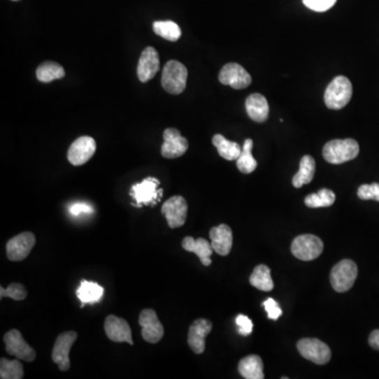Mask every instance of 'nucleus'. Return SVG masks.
Returning <instances> with one entry per match:
<instances>
[{"label": "nucleus", "instance_id": "12", "mask_svg": "<svg viewBox=\"0 0 379 379\" xmlns=\"http://www.w3.org/2000/svg\"><path fill=\"white\" fill-rule=\"evenodd\" d=\"M162 213L166 218L171 229L180 228L187 220V201L183 196L171 197L162 206Z\"/></svg>", "mask_w": 379, "mask_h": 379}, {"label": "nucleus", "instance_id": "24", "mask_svg": "<svg viewBox=\"0 0 379 379\" xmlns=\"http://www.w3.org/2000/svg\"><path fill=\"white\" fill-rule=\"evenodd\" d=\"M316 164L312 156L305 155L301 158L299 164V171L293 177L292 183L295 187L299 189L303 185H308L313 180L315 175Z\"/></svg>", "mask_w": 379, "mask_h": 379}, {"label": "nucleus", "instance_id": "27", "mask_svg": "<svg viewBox=\"0 0 379 379\" xmlns=\"http://www.w3.org/2000/svg\"><path fill=\"white\" fill-rule=\"evenodd\" d=\"M66 72L57 62H45L37 68V79L41 83H51L55 79L64 78Z\"/></svg>", "mask_w": 379, "mask_h": 379}, {"label": "nucleus", "instance_id": "2", "mask_svg": "<svg viewBox=\"0 0 379 379\" xmlns=\"http://www.w3.org/2000/svg\"><path fill=\"white\" fill-rule=\"evenodd\" d=\"M353 87L345 76H337L331 81L324 92V103L331 110H341L351 101Z\"/></svg>", "mask_w": 379, "mask_h": 379}, {"label": "nucleus", "instance_id": "32", "mask_svg": "<svg viewBox=\"0 0 379 379\" xmlns=\"http://www.w3.org/2000/svg\"><path fill=\"white\" fill-rule=\"evenodd\" d=\"M28 295V291L20 283H11L7 289L0 288V299L10 297L14 301H24Z\"/></svg>", "mask_w": 379, "mask_h": 379}, {"label": "nucleus", "instance_id": "23", "mask_svg": "<svg viewBox=\"0 0 379 379\" xmlns=\"http://www.w3.org/2000/svg\"><path fill=\"white\" fill-rule=\"evenodd\" d=\"M238 371L245 379H264V364L257 355H249L239 362Z\"/></svg>", "mask_w": 379, "mask_h": 379}, {"label": "nucleus", "instance_id": "33", "mask_svg": "<svg viewBox=\"0 0 379 379\" xmlns=\"http://www.w3.org/2000/svg\"><path fill=\"white\" fill-rule=\"evenodd\" d=\"M357 195L362 201H379V183L360 185Z\"/></svg>", "mask_w": 379, "mask_h": 379}, {"label": "nucleus", "instance_id": "10", "mask_svg": "<svg viewBox=\"0 0 379 379\" xmlns=\"http://www.w3.org/2000/svg\"><path fill=\"white\" fill-rule=\"evenodd\" d=\"M3 341H5L6 349L10 355L15 356L18 359L26 360L28 362H33L36 358V352L27 343L20 331L15 329L9 331L3 337Z\"/></svg>", "mask_w": 379, "mask_h": 379}, {"label": "nucleus", "instance_id": "5", "mask_svg": "<svg viewBox=\"0 0 379 379\" xmlns=\"http://www.w3.org/2000/svg\"><path fill=\"white\" fill-rule=\"evenodd\" d=\"M324 251V243L320 237L312 234L299 235L293 241L291 252L303 262L316 259Z\"/></svg>", "mask_w": 379, "mask_h": 379}, {"label": "nucleus", "instance_id": "7", "mask_svg": "<svg viewBox=\"0 0 379 379\" xmlns=\"http://www.w3.org/2000/svg\"><path fill=\"white\" fill-rule=\"evenodd\" d=\"M299 353L306 359L311 360L316 364H326L330 362L331 350L328 345L320 339L303 338L297 343Z\"/></svg>", "mask_w": 379, "mask_h": 379}, {"label": "nucleus", "instance_id": "8", "mask_svg": "<svg viewBox=\"0 0 379 379\" xmlns=\"http://www.w3.org/2000/svg\"><path fill=\"white\" fill-rule=\"evenodd\" d=\"M76 339L77 333L74 331L62 333L56 339L52 352V359L58 364L62 372H66L70 369V351Z\"/></svg>", "mask_w": 379, "mask_h": 379}, {"label": "nucleus", "instance_id": "30", "mask_svg": "<svg viewBox=\"0 0 379 379\" xmlns=\"http://www.w3.org/2000/svg\"><path fill=\"white\" fill-rule=\"evenodd\" d=\"M335 193L332 190L322 189L318 193L308 195L305 199V203L309 208H327L331 207L335 203Z\"/></svg>", "mask_w": 379, "mask_h": 379}, {"label": "nucleus", "instance_id": "13", "mask_svg": "<svg viewBox=\"0 0 379 379\" xmlns=\"http://www.w3.org/2000/svg\"><path fill=\"white\" fill-rule=\"evenodd\" d=\"M36 243L33 233L24 232L10 239L7 243V256L12 262H22L28 257Z\"/></svg>", "mask_w": 379, "mask_h": 379}, {"label": "nucleus", "instance_id": "28", "mask_svg": "<svg viewBox=\"0 0 379 379\" xmlns=\"http://www.w3.org/2000/svg\"><path fill=\"white\" fill-rule=\"evenodd\" d=\"M252 149H253V141L250 138L245 139L241 156L236 160L237 168L241 173H245V174H250L257 168V162L252 155Z\"/></svg>", "mask_w": 379, "mask_h": 379}, {"label": "nucleus", "instance_id": "26", "mask_svg": "<svg viewBox=\"0 0 379 379\" xmlns=\"http://www.w3.org/2000/svg\"><path fill=\"white\" fill-rule=\"evenodd\" d=\"M213 145L217 149L218 154L224 159L230 160V162L238 159L241 151H243L238 143L228 141L220 134L214 135Z\"/></svg>", "mask_w": 379, "mask_h": 379}, {"label": "nucleus", "instance_id": "17", "mask_svg": "<svg viewBox=\"0 0 379 379\" xmlns=\"http://www.w3.org/2000/svg\"><path fill=\"white\" fill-rule=\"evenodd\" d=\"M105 331L107 336L115 343H128L134 345L132 331L127 320L115 315H109L106 318Z\"/></svg>", "mask_w": 379, "mask_h": 379}, {"label": "nucleus", "instance_id": "25", "mask_svg": "<svg viewBox=\"0 0 379 379\" xmlns=\"http://www.w3.org/2000/svg\"><path fill=\"white\" fill-rule=\"evenodd\" d=\"M250 283L254 288L260 291L270 292L274 288L272 276H271V270L266 264H259L254 269L251 277H250Z\"/></svg>", "mask_w": 379, "mask_h": 379}, {"label": "nucleus", "instance_id": "19", "mask_svg": "<svg viewBox=\"0 0 379 379\" xmlns=\"http://www.w3.org/2000/svg\"><path fill=\"white\" fill-rule=\"evenodd\" d=\"M210 238L212 247L218 255H229L233 245V232L230 227L222 224L212 228L210 231Z\"/></svg>", "mask_w": 379, "mask_h": 379}, {"label": "nucleus", "instance_id": "14", "mask_svg": "<svg viewBox=\"0 0 379 379\" xmlns=\"http://www.w3.org/2000/svg\"><path fill=\"white\" fill-rule=\"evenodd\" d=\"M96 151V143L90 136L77 138L69 148L68 159L73 166H83Z\"/></svg>", "mask_w": 379, "mask_h": 379}, {"label": "nucleus", "instance_id": "34", "mask_svg": "<svg viewBox=\"0 0 379 379\" xmlns=\"http://www.w3.org/2000/svg\"><path fill=\"white\" fill-rule=\"evenodd\" d=\"M303 5L315 12H326L336 3L337 0H303Z\"/></svg>", "mask_w": 379, "mask_h": 379}, {"label": "nucleus", "instance_id": "20", "mask_svg": "<svg viewBox=\"0 0 379 379\" xmlns=\"http://www.w3.org/2000/svg\"><path fill=\"white\" fill-rule=\"evenodd\" d=\"M183 248L187 252H193L199 256L203 266H209L212 264L211 256L214 250L211 243L205 238L194 239L193 237H185Z\"/></svg>", "mask_w": 379, "mask_h": 379}, {"label": "nucleus", "instance_id": "11", "mask_svg": "<svg viewBox=\"0 0 379 379\" xmlns=\"http://www.w3.org/2000/svg\"><path fill=\"white\" fill-rule=\"evenodd\" d=\"M138 322L143 328L141 335L145 341L150 343H157L162 341L164 329L154 310H143L139 315Z\"/></svg>", "mask_w": 379, "mask_h": 379}, {"label": "nucleus", "instance_id": "18", "mask_svg": "<svg viewBox=\"0 0 379 379\" xmlns=\"http://www.w3.org/2000/svg\"><path fill=\"white\" fill-rule=\"evenodd\" d=\"M160 62L158 52L154 48L148 47L143 50L139 58L137 66V75L141 83H148L154 78L156 73L159 71Z\"/></svg>", "mask_w": 379, "mask_h": 379}, {"label": "nucleus", "instance_id": "36", "mask_svg": "<svg viewBox=\"0 0 379 379\" xmlns=\"http://www.w3.org/2000/svg\"><path fill=\"white\" fill-rule=\"evenodd\" d=\"M264 309H266V313H268V317L272 320H277L281 315H283V310L279 307L278 303L275 301V299H268L262 303Z\"/></svg>", "mask_w": 379, "mask_h": 379}, {"label": "nucleus", "instance_id": "1", "mask_svg": "<svg viewBox=\"0 0 379 379\" xmlns=\"http://www.w3.org/2000/svg\"><path fill=\"white\" fill-rule=\"evenodd\" d=\"M359 154V145L354 139H334L324 147L322 155L327 162L341 164L355 159Z\"/></svg>", "mask_w": 379, "mask_h": 379}, {"label": "nucleus", "instance_id": "22", "mask_svg": "<svg viewBox=\"0 0 379 379\" xmlns=\"http://www.w3.org/2000/svg\"><path fill=\"white\" fill-rule=\"evenodd\" d=\"M103 288L99 286V283H93V281L83 280L80 283V286L77 289V297L81 301V307L85 303L94 305V303H99L103 296Z\"/></svg>", "mask_w": 379, "mask_h": 379}, {"label": "nucleus", "instance_id": "16", "mask_svg": "<svg viewBox=\"0 0 379 379\" xmlns=\"http://www.w3.org/2000/svg\"><path fill=\"white\" fill-rule=\"evenodd\" d=\"M212 322L208 320H195L189 329L187 343L193 352L196 354H203L206 349V337L211 332Z\"/></svg>", "mask_w": 379, "mask_h": 379}, {"label": "nucleus", "instance_id": "35", "mask_svg": "<svg viewBox=\"0 0 379 379\" xmlns=\"http://www.w3.org/2000/svg\"><path fill=\"white\" fill-rule=\"evenodd\" d=\"M235 322H236L237 327H238L239 334L243 335V336H249L251 334L252 331H253V322L248 316L239 314V315H237Z\"/></svg>", "mask_w": 379, "mask_h": 379}, {"label": "nucleus", "instance_id": "37", "mask_svg": "<svg viewBox=\"0 0 379 379\" xmlns=\"http://www.w3.org/2000/svg\"><path fill=\"white\" fill-rule=\"evenodd\" d=\"M70 212L73 215L78 216L79 214L83 213H93V209H92L91 206L87 205V203H75L70 208Z\"/></svg>", "mask_w": 379, "mask_h": 379}, {"label": "nucleus", "instance_id": "21", "mask_svg": "<svg viewBox=\"0 0 379 379\" xmlns=\"http://www.w3.org/2000/svg\"><path fill=\"white\" fill-rule=\"evenodd\" d=\"M248 115L256 122H264L269 117V103L262 94H251L245 101Z\"/></svg>", "mask_w": 379, "mask_h": 379}, {"label": "nucleus", "instance_id": "9", "mask_svg": "<svg viewBox=\"0 0 379 379\" xmlns=\"http://www.w3.org/2000/svg\"><path fill=\"white\" fill-rule=\"evenodd\" d=\"M218 79L224 85H230L233 89L241 90L249 87L252 83V77L243 66L236 62L227 64L220 70Z\"/></svg>", "mask_w": 379, "mask_h": 379}, {"label": "nucleus", "instance_id": "3", "mask_svg": "<svg viewBox=\"0 0 379 379\" xmlns=\"http://www.w3.org/2000/svg\"><path fill=\"white\" fill-rule=\"evenodd\" d=\"M187 70L185 64L177 60H170L162 70V85L168 93L178 95L187 87Z\"/></svg>", "mask_w": 379, "mask_h": 379}, {"label": "nucleus", "instance_id": "31", "mask_svg": "<svg viewBox=\"0 0 379 379\" xmlns=\"http://www.w3.org/2000/svg\"><path fill=\"white\" fill-rule=\"evenodd\" d=\"M24 377V366L20 360H0V378L22 379Z\"/></svg>", "mask_w": 379, "mask_h": 379}, {"label": "nucleus", "instance_id": "4", "mask_svg": "<svg viewBox=\"0 0 379 379\" xmlns=\"http://www.w3.org/2000/svg\"><path fill=\"white\" fill-rule=\"evenodd\" d=\"M357 274V266L353 260H341L335 264L331 271L330 280L332 288L338 293L347 292L354 286Z\"/></svg>", "mask_w": 379, "mask_h": 379}, {"label": "nucleus", "instance_id": "6", "mask_svg": "<svg viewBox=\"0 0 379 379\" xmlns=\"http://www.w3.org/2000/svg\"><path fill=\"white\" fill-rule=\"evenodd\" d=\"M159 180L154 177H148L141 183L131 187L130 195L136 203L137 208L143 205H155L162 195V190L158 189Z\"/></svg>", "mask_w": 379, "mask_h": 379}, {"label": "nucleus", "instance_id": "15", "mask_svg": "<svg viewBox=\"0 0 379 379\" xmlns=\"http://www.w3.org/2000/svg\"><path fill=\"white\" fill-rule=\"evenodd\" d=\"M189 143L177 129H166L164 132V145L162 155L168 159L180 157L187 152Z\"/></svg>", "mask_w": 379, "mask_h": 379}, {"label": "nucleus", "instance_id": "29", "mask_svg": "<svg viewBox=\"0 0 379 379\" xmlns=\"http://www.w3.org/2000/svg\"><path fill=\"white\" fill-rule=\"evenodd\" d=\"M153 31L158 35L162 37L166 41H178L181 36V30L176 22L166 20V22H155L153 24Z\"/></svg>", "mask_w": 379, "mask_h": 379}, {"label": "nucleus", "instance_id": "38", "mask_svg": "<svg viewBox=\"0 0 379 379\" xmlns=\"http://www.w3.org/2000/svg\"><path fill=\"white\" fill-rule=\"evenodd\" d=\"M369 343L375 350H379V330H374L369 337Z\"/></svg>", "mask_w": 379, "mask_h": 379}, {"label": "nucleus", "instance_id": "39", "mask_svg": "<svg viewBox=\"0 0 379 379\" xmlns=\"http://www.w3.org/2000/svg\"><path fill=\"white\" fill-rule=\"evenodd\" d=\"M13 1H20V0H13Z\"/></svg>", "mask_w": 379, "mask_h": 379}]
</instances>
